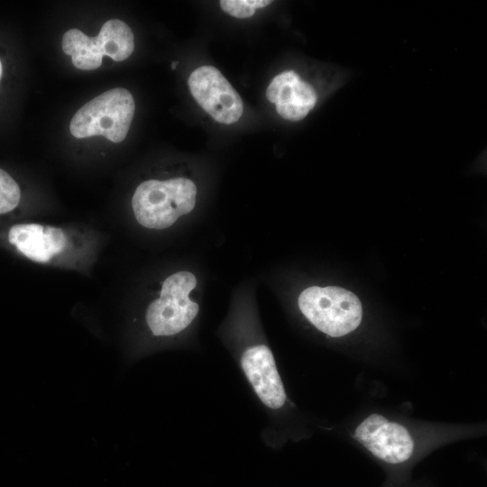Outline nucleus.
Listing matches in <instances>:
<instances>
[{
	"instance_id": "3",
	"label": "nucleus",
	"mask_w": 487,
	"mask_h": 487,
	"mask_svg": "<svg viewBox=\"0 0 487 487\" xmlns=\"http://www.w3.org/2000/svg\"><path fill=\"white\" fill-rule=\"evenodd\" d=\"M298 305L302 315L316 329L333 338L354 332L363 319L359 299L339 287L307 288L299 296Z\"/></svg>"
},
{
	"instance_id": "13",
	"label": "nucleus",
	"mask_w": 487,
	"mask_h": 487,
	"mask_svg": "<svg viewBox=\"0 0 487 487\" xmlns=\"http://www.w3.org/2000/svg\"><path fill=\"white\" fill-rule=\"evenodd\" d=\"M178 62L177 61H173L172 64H171V69H176V66H177Z\"/></svg>"
},
{
	"instance_id": "8",
	"label": "nucleus",
	"mask_w": 487,
	"mask_h": 487,
	"mask_svg": "<svg viewBox=\"0 0 487 487\" xmlns=\"http://www.w3.org/2000/svg\"><path fill=\"white\" fill-rule=\"evenodd\" d=\"M266 96L275 104L277 113L289 121L303 119L317 100L314 87L293 70L274 77L267 87Z\"/></svg>"
},
{
	"instance_id": "4",
	"label": "nucleus",
	"mask_w": 487,
	"mask_h": 487,
	"mask_svg": "<svg viewBox=\"0 0 487 487\" xmlns=\"http://www.w3.org/2000/svg\"><path fill=\"white\" fill-rule=\"evenodd\" d=\"M135 110L132 94L125 88L109 89L82 106L69 123L76 138L104 136L113 142L126 137Z\"/></svg>"
},
{
	"instance_id": "6",
	"label": "nucleus",
	"mask_w": 487,
	"mask_h": 487,
	"mask_svg": "<svg viewBox=\"0 0 487 487\" xmlns=\"http://www.w3.org/2000/svg\"><path fill=\"white\" fill-rule=\"evenodd\" d=\"M188 85L194 99L215 121L231 124L242 116L241 96L216 68L202 66L196 69L190 74Z\"/></svg>"
},
{
	"instance_id": "7",
	"label": "nucleus",
	"mask_w": 487,
	"mask_h": 487,
	"mask_svg": "<svg viewBox=\"0 0 487 487\" xmlns=\"http://www.w3.org/2000/svg\"><path fill=\"white\" fill-rule=\"evenodd\" d=\"M8 240L26 258L48 263L69 248V239L61 228L37 223L10 227Z\"/></svg>"
},
{
	"instance_id": "10",
	"label": "nucleus",
	"mask_w": 487,
	"mask_h": 487,
	"mask_svg": "<svg viewBox=\"0 0 487 487\" xmlns=\"http://www.w3.org/2000/svg\"><path fill=\"white\" fill-rule=\"evenodd\" d=\"M96 37L104 56H108L115 61L126 60L133 51V33L131 28L119 19L106 21Z\"/></svg>"
},
{
	"instance_id": "9",
	"label": "nucleus",
	"mask_w": 487,
	"mask_h": 487,
	"mask_svg": "<svg viewBox=\"0 0 487 487\" xmlns=\"http://www.w3.org/2000/svg\"><path fill=\"white\" fill-rule=\"evenodd\" d=\"M61 47L78 69H96L102 64L104 53L96 36L89 37L78 29H70L63 34Z\"/></svg>"
},
{
	"instance_id": "1",
	"label": "nucleus",
	"mask_w": 487,
	"mask_h": 487,
	"mask_svg": "<svg viewBox=\"0 0 487 487\" xmlns=\"http://www.w3.org/2000/svg\"><path fill=\"white\" fill-rule=\"evenodd\" d=\"M346 433L378 462L403 467L436 448L482 436L485 425L432 423L386 410H369L355 418Z\"/></svg>"
},
{
	"instance_id": "11",
	"label": "nucleus",
	"mask_w": 487,
	"mask_h": 487,
	"mask_svg": "<svg viewBox=\"0 0 487 487\" xmlns=\"http://www.w3.org/2000/svg\"><path fill=\"white\" fill-rule=\"evenodd\" d=\"M21 198V190L16 181L0 169V214L14 209Z\"/></svg>"
},
{
	"instance_id": "5",
	"label": "nucleus",
	"mask_w": 487,
	"mask_h": 487,
	"mask_svg": "<svg viewBox=\"0 0 487 487\" xmlns=\"http://www.w3.org/2000/svg\"><path fill=\"white\" fill-rule=\"evenodd\" d=\"M195 275L177 271L162 283L160 297L148 306L146 324L155 336H173L186 330L197 317L199 306L188 297L196 287Z\"/></svg>"
},
{
	"instance_id": "12",
	"label": "nucleus",
	"mask_w": 487,
	"mask_h": 487,
	"mask_svg": "<svg viewBox=\"0 0 487 487\" xmlns=\"http://www.w3.org/2000/svg\"><path fill=\"white\" fill-rule=\"evenodd\" d=\"M271 4V0H222V10L236 18H248L254 14L255 10Z\"/></svg>"
},
{
	"instance_id": "2",
	"label": "nucleus",
	"mask_w": 487,
	"mask_h": 487,
	"mask_svg": "<svg viewBox=\"0 0 487 487\" xmlns=\"http://www.w3.org/2000/svg\"><path fill=\"white\" fill-rule=\"evenodd\" d=\"M197 187L186 178L148 179L138 185L132 207L137 222L149 229L171 226L195 207Z\"/></svg>"
},
{
	"instance_id": "14",
	"label": "nucleus",
	"mask_w": 487,
	"mask_h": 487,
	"mask_svg": "<svg viewBox=\"0 0 487 487\" xmlns=\"http://www.w3.org/2000/svg\"><path fill=\"white\" fill-rule=\"evenodd\" d=\"M2 71H3V68H2V63H1V60H0V78H1V76H2Z\"/></svg>"
}]
</instances>
